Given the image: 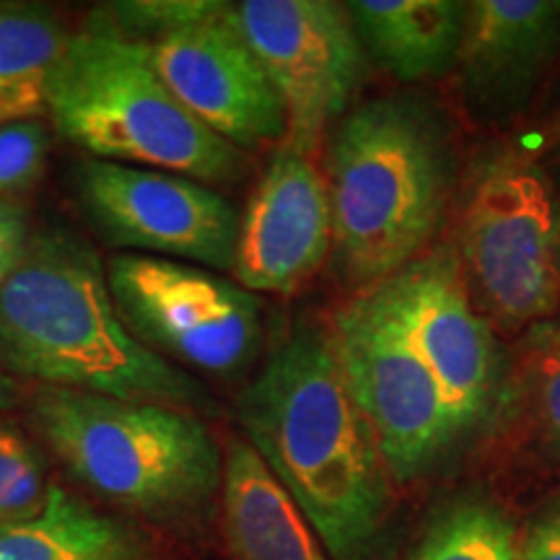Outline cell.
Wrapping results in <instances>:
<instances>
[{
    "mask_svg": "<svg viewBox=\"0 0 560 560\" xmlns=\"http://www.w3.org/2000/svg\"><path fill=\"white\" fill-rule=\"evenodd\" d=\"M21 400V392L16 387V382L9 380V376L0 371V410H9Z\"/></svg>",
    "mask_w": 560,
    "mask_h": 560,
    "instance_id": "d4e9b609",
    "label": "cell"
},
{
    "mask_svg": "<svg viewBox=\"0 0 560 560\" xmlns=\"http://www.w3.org/2000/svg\"><path fill=\"white\" fill-rule=\"evenodd\" d=\"M145 47L172 94L231 145L283 143L285 109L236 24L234 5L192 0L190 11Z\"/></svg>",
    "mask_w": 560,
    "mask_h": 560,
    "instance_id": "8fae6325",
    "label": "cell"
},
{
    "mask_svg": "<svg viewBox=\"0 0 560 560\" xmlns=\"http://www.w3.org/2000/svg\"><path fill=\"white\" fill-rule=\"evenodd\" d=\"M30 234L32 229L24 208H19L16 202L0 200V285L5 283V278L16 270L21 257H24Z\"/></svg>",
    "mask_w": 560,
    "mask_h": 560,
    "instance_id": "603a6c76",
    "label": "cell"
},
{
    "mask_svg": "<svg viewBox=\"0 0 560 560\" xmlns=\"http://www.w3.org/2000/svg\"><path fill=\"white\" fill-rule=\"evenodd\" d=\"M545 353L558 355V359H560V322H558L556 330H552V335L548 338V346H545Z\"/></svg>",
    "mask_w": 560,
    "mask_h": 560,
    "instance_id": "484cf974",
    "label": "cell"
},
{
    "mask_svg": "<svg viewBox=\"0 0 560 560\" xmlns=\"http://www.w3.org/2000/svg\"><path fill=\"white\" fill-rule=\"evenodd\" d=\"M346 9L363 50L395 79H431L457 62L465 32V3L355 0Z\"/></svg>",
    "mask_w": 560,
    "mask_h": 560,
    "instance_id": "e0dca14e",
    "label": "cell"
},
{
    "mask_svg": "<svg viewBox=\"0 0 560 560\" xmlns=\"http://www.w3.org/2000/svg\"><path fill=\"white\" fill-rule=\"evenodd\" d=\"M520 560H560V511L532 524L520 545Z\"/></svg>",
    "mask_w": 560,
    "mask_h": 560,
    "instance_id": "cb8c5ba5",
    "label": "cell"
},
{
    "mask_svg": "<svg viewBox=\"0 0 560 560\" xmlns=\"http://www.w3.org/2000/svg\"><path fill=\"white\" fill-rule=\"evenodd\" d=\"M219 499L229 560H330L312 524L247 439H229Z\"/></svg>",
    "mask_w": 560,
    "mask_h": 560,
    "instance_id": "9a60e30c",
    "label": "cell"
},
{
    "mask_svg": "<svg viewBox=\"0 0 560 560\" xmlns=\"http://www.w3.org/2000/svg\"><path fill=\"white\" fill-rule=\"evenodd\" d=\"M0 371L13 382L128 402L190 412L210 405L187 371L125 327L102 257L62 226L32 231L0 285Z\"/></svg>",
    "mask_w": 560,
    "mask_h": 560,
    "instance_id": "7a4b0ae2",
    "label": "cell"
},
{
    "mask_svg": "<svg viewBox=\"0 0 560 560\" xmlns=\"http://www.w3.org/2000/svg\"><path fill=\"white\" fill-rule=\"evenodd\" d=\"M330 249L325 174L314 159L278 145L240 215L231 276L249 293L291 296L317 276Z\"/></svg>",
    "mask_w": 560,
    "mask_h": 560,
    "instance_id": "4fadbf2b",
    "label": "cell"
},
{
    "mask_svg": "<svg viewBox=\"0 0 560 560\" xmlns=\"http://www.w3.org/2000/svg\"><path fill=\"white\" fill-rule=\"evenodd\" d=\"M0 560H172L140 522L107 514L50 482L37 514L0 524Z\"/></svg>",
    "mask_w": 560,
    "mask_h": 560,
    "instance_id": "2e32d148",
    "label": "cell"
},
{
    "mask_svg": "<svg viewBox=\"0 0 560 560\" xmlns=\"http://www.w3.org/2000/svg\"><path fill=\"white\" fill-rule=\"evenodd\" d=\"M68 39L52 11L0 3V128L47 115L50 83Z\"/></svg>",
    "mask_w": 560,
    "mask_h": 560,
    "instance_id": "ac0fdd59",
    "label": "cell"
},
{
    "mask_svg": "<svg viewBox=\"0 0 560 560\" xmlns=\"http://www.w3.org/2000/svg\"><path fill=\"white\" fill-rule=\"evenodd\" d=\"M459 265L490 317L522 330L560 304V202L548 174L516 149L480 161L462 202Z\"/></svg>",
    "mask_w": 560,
    "mask_h": 560,
    "instance_id": "8992f818",
    "label": "cell"
},
{
    "mask_svg": "<svg viewBox=\"0 0 560 560\" xmlns=\"http://www.w3.org/2000/svg\"><path fill=\"white\" fill-rule=\"evenodd\" d=\"M327 338L389 478L410 482L433 470L462 433L384 285L359 291L340 306Z\"/></svg>",
    "mask_w": 560,
    "mask_h": 560,
    "instance_id": "52a82bcc",
    "label": "cell"
},
{
    "mask_svg": "<svg viewBox=\"0 0 560 560\" xmlns=\"http://www.w3.org/2000/svg\"><path fill=\"white\" fill-rule=\"evenodd\" d=\"M75 192L91 226L115 247L231 270L240 213L202 182L89 159L75 172Z\"/></svg>",
    "mask_w": 560,
    "mask_h": 560,
    "instance_id": "30bf717a",
    "label": "cell"
},
{
    "mask_svg": "<svg viewBox=\"0 0 560 560\" xmlns=\"http://www.w3.org/2000/svg\"><path fill=\"white\" fill-rule=\"evenodd\" d=\"M382 285L467 436L499 400L501 350L475 312L459 257L450 247L431 249Z\"/></svg>",
    "mask_w": 560,
    "mask_h": 560,
    "instance_id": "7c38bea8",
    "label": "cell"
},
{
    "mask_svg": "<svg viewBox=\"0 0 560 560\" xmlns=\"http://www.w3.org/2000/svg\"><path fill=\"white\" fill-rule=\"evenodd\" d=\"M558 47V0H478L465 5L457 62L480 107L520 104Z\"/></svg>",
    "mask_w": 560,
    "mask_h": 560,
    "instance_id": "5bb4252c",
    "label": "cell"
},
{
    "mask_svg": "<svg viewBox=\"0 0 560 560\" xmlns=\"http://www.w3.org/2000/svg\"><path fill=\"white\" fill-rule=\"evenodd\" d=\"M45 462L34 444L11 423L0 420V524L37 514L47 499Z\"/></svg>",
    "mask_w": 560,
    "mask_h": 560,
    "instance_id": "ffe728a7",
    "label": "cell"
},
{
    "mask_svg": "<svg viewBox=\"0 0 560 560\" xmlns=\"http://www.w3.org/2000/svg\"><path fill=\"white\" fill-rule=\"evenodd\" d=\"M332 249L342 278L366 291L420 257L441 223L446 159L416 104H361L327 151Z\"/></svg>",
    "mask_w": 560,
    "mask_h": 560,
    "instance_id": "277c9868",
    "label": "cell"
},
{
    "mask_svg": "<svg viewBox=\"0 0 560 560\" xmlns=\"http://www.w3.org/2000/svg\"><path fill=\"white\" fill-rule=\"evenodd\" d=\"M408 560H520V542L493 503L457 501L431 522Z\"/></svg>",
    "mask_w": 560,
    "mask_h": 560,
    "instance_id": "d6986e66",
    "label": "cell"
},
{
    "mask_svg": "<svg viewBox=\"0 0 560 560\" xmlns=\"http://www.w3.org/2000/svg\"><path fill=\"white\" fill-rule=\"evenodd\" d=\"M26 408L70 478L132 522L185 527L221 495L223 454L190 410L47 387Z\"/></svg>",
    "mask_w": 560,
    "mask_h": 560,
    "instance_id": "3957f363",
    "label": "cell"
},
{
    "mask_svg": "<svg viewBox=\"0 0 560 560\" xmlns=\"http://www.w3.org/2000/svg\"><path fill=\"white\" fill-rule=\"evenodd\" d=\"M125 327L170 363L231 376L255 359L262 310L255 293L190 262L120 252L107 262Z\"/></svg>",
    "mask_w": 560,
    "mask_h": 560,
    "instance_id": "ba28073f",
    "label": "cell"
},
{
    "mask_svg": "<svg viewBox=\"0 0 560 560\" xmlns=\"http://www.w3.org/2000/svg\"><path fill=\"white\" fill-rule=\"evenodd\" d=\"M535 395L537 410H540V423L545 436L556 452L560 454V359L558 355L542 353L535 369Z\"/></svg>",
    "mask_w": 560,
    "mask_h": 560,
    "instance_id": "7402d4cb",
    "label": "cell"
},
{
    "mask_svg": "<svg viewBox=\"0 0 560 560\" xmlns=\"http://www.w3.org/2000/svg\"><path fill=\"white\" fill-rule=\"evenodd\" d=\"M50 136L37 120L0 128V200L26 192L45 172Z\"/></svg>",
    "mask_w": 560,
    "mask_h": 560,
    "instance_id": "44dd1931",
    "label": "cell"
},
{
    "mask_svg": "<svg viewBox=\"0 0 560 560\" xmlns=\"http://www.w3.org/2000/svg\"><path fill=\"white\" fill-rule=\"evenodd\" d=\"M236 408L252 450L312 524L330 560H382L392 478L327 330L296 327Z\"/></svg>",
    "mask_w": 560,
    "mask_h": 560,
    "instance_id": "6da1fadb",
    "label": "cell"
},
{
    "mask_svg": "<svg viewBox=\"0 0 560 560\" xmlns=\"http://www.w3.org/2000/svg\"><path fill=\"white\" fill-rule=\"evenodd\" d=\"M234 16L285 109L280 145L314 159L361 81L363 47L348 9L330 0H242Z\"/></svg>",
    "mask_w": 560,
    "mask_h": 560,
    "instance_id": "9c48e42d",
    "label": "cell"
},
{
    "mask_svg": "<svg viewBox=\"0 0 560 560\" xmlns=\"http://www.w3.org/2000/svg\"><path fill=\"white\" fill-rule=\"evenodd\" d=\"M47 115L100 161L206 182L242 177L244 153L200 122L153 66L143 42L86 26L55 68Z\"/></svg>",
    "mask_w": 560,
    "mask_h": 560,
    "instance_id": "5b68a950",
    "label": "cell"
}]
</instances>
